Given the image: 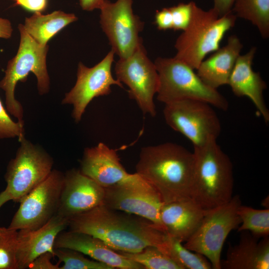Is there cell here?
<instances>
[{
    "mask_svg": "<svg viewBox=\"0 0 269 269\" xmlns=\"http://www.w3.org/2000/svg\"><path fill=\"white\" fill-rule=\"evenodd\" d=\"M117 252L140 264L144 269H181L169 256L155 246H148L137 253Z\"/></svg>",
    "mask_w": 269,
    "mask_h": 269,
    "instance_id": "cell-27",
    "label": "cell"
},
{
    "mask_svg": "<svg viewBox=\"0 0 269 269\" xmlns=\"http://www.w3.org/2000/svg\"><path fill=\"white\" fill-rule=\"evenodd\" d=\"M20 42L16 55L7 64L4 75L0 81V88L4 92L7 112L24 124L23 109L15 97V89L19 81H25L29 73L37 79L39 94L43 95L50 90V78L46 65L48 45L36 42L26 31L23 25L19 24Z\"/></svg>",
    "mask_w": 269,
    "mask_h": 269,
    "instance_id": "cell-4",
    "label": "cell"
},
{
    "mask_svg": "<svg viewBox=\"0 0 269 269\" xmlns=\"http://www.w3.org/2000/svg\"><path fill=\"white\" fill-rule=\"evenodd\" d=\"M64 174L53 169L49 176L19 202L8 228L16 230L37 229L57 213Z\"/></svg>",
    "mask_w": 269,
    "mask_h": 269,
    "instance_id": "cell-11",
    "label": "cell"
},
{
    "mask_svg": "<svg viewBox=\"0 0 269 269\" xmlns=\"http://www.w3.org/2000/svg\"><path fill=\"white\" fill-rule=\"evenodd\" d=\"M11 200L7 191L4 189L0 193V208L7 202Z\"/></svg>",
    "mask_w": 269,
    "mask_h": 269,
    "instance_id": "cell-38",
    "label": "cell"
},
{
    "mask_svg": "<svg viewBox=\"0 0 269 269\" xmlns=\"http://www.w3.org/2000/svg\"><path fill=\"white\" fill-rule=\"evenodd\" d=\"M80 171L104 188L124 184L137 178V173H128L114 149L103 142L85 149Z\"/></svg>",
    "mask_w": 269,
    "mask_h": 269,
    "instance_id": "cell-16",
    "label": "cell"
},
{
    "mask_svg": "<svg viewBox=\"0 0 269 269\" xmlns=\"http://www.w3.org/2000/svg\"><path fill=\"white\" fill-rule=\"evenodd\" d=\"M194 1L180 3L170 7L172 14L174 30H184L188 26L192 18Z\"/></svg>",
    "mask_w": 269,
    "mask_h": 269,
    "instance_id": "cell-31",
    "label": "cell"
},
{
    "mask_svg": "<svg viewBox=\"0 0 269 269\" xmlns=\"http://www.w3.org/2000/svg\"><path fill=\"white\" fill-rule=\"evenodd\" d=\"M239 242L230 245L221 261L224 269H269V238H259L248 231L241 232Z\"/></svg>",
    "mask_w": 269,
    "mask_h": 269,
    "instance_id": "cell-21",
    "label": "cell"
},
{
    "mask_svg": "<svg viewBox=\"0 0 269 269\" xmlns=\"http://www.w3.org/2000/svg\"><path fill=\"white\" fill-rule=\"evenodd\" d=\"M15 4L34 12L43 11L47 7V0H13Z\"/></svg>",
    "mask_w": 269,
    "mask_h": 269,
    "instance_id": "cell-34",
    "label": "cell"
},
{
    "mask_svg": "<svg viewBox=\"0 0 269 269\" xmlns=\"http://www.w3.org/2000/svg\"><path fill=\"white\" fill-rule=\"evenodd\" d=\"M104 189L103 205L144 218L164 232L160 217L163 202L156 190L140 175L133 181Z\"/></svg>",
    "mask_w": 269,
    "mask_h": 269,
    "instance_id": "cell-14",
    "label": "cell"
},
{
    "mask_svg": "<svg viewBox=\"0 0 269 269\" xmlns=\"http://www.w3.org/2000/svg\"><path fill=\"white\" fill-rule=\"evenodd\" d=\"M0 99V139L25 136L24 124L13 121Z\"/></svg>",
    "mask_w": 269,
    "mask_h": 269,
    "instance_id": "cell-30",
    "label": "cell"
},
{
    "mask_svg": "<svg viewBox=\"0 0 269 269\" xmlns=\"http://www.w3.org/2000/svg\"><path fill=\"white\" fill-rule=\"evenodd\" d=\"M115 69L117 79L128 86L130 98L135 101L143 114L155 117L153 98L158 90L159 77L142 43L130 56L120 58Z\"/></svg>",
    "mask_w": 269,
    "mask_h": 269,
    "instance_id": "cell-10",
    "label": "cell"
},
{
    "mask_svg": "<svg viewBox=\"0 0 269 269\" xmlns=\"http://www.w3.org/2000/svg\"><path fill=\"white\" fill-rule=\"evenodd\" d=\"M55 248L75 250L114 269H144L140 264L113 250L100 239L83 232H61L55 240Z\"/></svg>",
    "mask_w": 269,
    "mask_h": 269,
    "instance_id": "cell-18",
    "label": "cell"
},
{
    "mask_svg": "<svg viewBox=\"0 0 269 269\" xmlns=\"http://www.w3.org/2000/svg\"><path fill=\"white\" fill-rule=\"evenodd\" d=\"M17 230L0 227V269H18Z\"/></svg>",
    "mask_w": 269,
    "mask_h": 269,
    "instance_id": "cell-29",
    "label": "cell"
},
{
    "mask_svg": "<svg viewBox=\"0 0 269 269\" xmlns=\"http://www.w3.org/2000/svg\"><path fill=\"white\" fill-rule=\"evenodd\" d=\"M12 31L10 21L7 19L0 17V38L4 39L10 38Z\"/></svg>",
    "mask_w": 269,
    "mask_h": 269,
    "instance_id": "cell-36",
    "label": "cell"
},
{
    "mask_svg": "<svg viewBox=\"0 0 269 269\" xmlns=\"http://www.w3.org/2000/svg\"><path fill=\"white\" fill-rule=\"evenodd\" d=\"M194 162L193 152L177 143L146 146L140 150L136 173L167 203L190 198Z\"/></svg>",
    "mask_w": 269,
    "mask_h": 269,
    "instance_id": "cell-2",
    "label": "cell"
},
{
    "mask_svg": "<svg viewBox=\"0 0 269 269\" xmlns=\"http://www.w3.org/2000/svg\"><path fill=\"white\" fill-rule=\"evenodd\" d=\"M237 213L241 220L238 232L248 231L259 239L269 237V209H257L241 204Z\"/></svg>",
    "mask_w": 269,
    "mask_h": 269,
    "instance_id": "cell-26",
    "label": "cell"
},
{
    "mask_svg": "<svg viewBox=\"0 0 269 269\" xmlns=\"http://www.w3.org/2000/svg\"><path fill=\"white\" fill-rule=\"evenodd\" d=\"M115 54L111 50L100 62L91 68L79 63L76 83L65 94L61 102L62 104L72 106V117L76 123L81 121L88 105L95 98L110 94L112 85L123 88L122 83L112 75Z\"/></svg>",
    "mask_w": 269,
    "mask_h": 269,
    "instance_id": "cell-13",
    "label": "cell"
},
{
    "mask_svg": "<svg viewBox=\"0 0 269 269\" xmlns=\"http://www.w3.org/2000/svg\"><path fill=\"white\" fill-rule=\"evenodd\" d=\"M19 141L20 146L4 175L5 189L11 200L18 203L49 176L54 164L52 157L40 146L25 136Z\"/></svg>",
    "mask_w": 269,
    "mask_h": 269,
    "instance_id": "cell-8",
    "label": "cell"
},
{
    "mask_svg": "<svg viewBox=\"0 0 269 269\" xmlns=\"http://www.w3.org/2000/svg\"><path fill=\"white\" fill-rule=\"evenodd\" d=\"M132 3L133 0H104L100 8L101 27L120 58L130 56L142 43L139 33L143 23L134 13Z\"/></svg>",
    "mask_w": 269,
    "mask_h": 269,
    "instance_id": "cell-12",
    "label": "cell"
},
{
    "mask_svg": "<svg viewBox=\"0 0 269 269\" xmlns=\"http://www.w3.org/2000/svg\"><path fill=\"white\" fill-rule=\"evenodd\" d=\"M55 257L53 253L46 252L37 257L29 265L30 269H60V263L54 264L51 259Z\"/></svg>",
    "mask_w": 269,
    "mask_h": 269,
    "instance_id": "cell-32",
    "label": "cell"
},
{
    "mask_svg": "<svg viewBox=\"0 0 269 269\" xmlns=\"http://www.w3.org/2000/svg\"><path fill=\"white\" fill-rule=\"evenodd\" d=\"M212 8L220 16H223L231 11L235 0H213Z\"/></svg>",
    "mask_w": 269,
    "mask_h": 269,
    "instance_id": "cell-35",
    "label": "cell"
},
{
    "mask_svg": "<svg viewBox=\"0 0 269 269\" xmlns=\"http://www.w3.org/2000/svg\"><path fill=\"white\" fill-rule=\"evenodd\" d=\"M269 197H267L266 198L264 199L262 202V204L263 205V206H264L265 207V208H266V209H269Z\"/></svg>",
    "mask_w": 269,
    "mask_h": 269,
    "instance_id": "cell-39",
    "label": "cell"
},
{
    "mask_svg": "<svg viewBox=\"0 0 269 269\" xmlns=\"http://www.w3.org/2000/svg\"><path fill=\"white\" fill-rule=\"evenodd\" d=\"M257 48L252 47L243 55H240L229 78V85L235 95L247 97L254 104L266 123L269 122V110L266 104L263 92L267 88L260 73L252 68Z\"/></svg>",
    "mask_w": 269,
    "mask_h": 269,
    "instance_id": "cell-19",
    "label": "cell"
},
{
    "mask_svg": "<svg viewBox=\"0 0 269 269\" xmlns=\"http://www.w3.org/2000/svg\"><path fill=\"white\" fill-rule=\"evenodd\" d=\"M232 11L256 26L263 38H269V0H235Z\"/></svg>",
    "mask_w": 269,
    "mask_h": 269,
    "instance_id": "cell-24",
    "label": "cell"
},
{
    "mask_svg": "<svg viewBox=\"0 0 269 269\" xmlns=\"http://www.w3.org/2000/svg\"><path fill=\"white\" fill-rule=\"evenodd\" d=\"M241 204L240 197L236 195L225 203L206 210L197 229L184 244L206 257L212 269H221V252L226 238L241 223L237 213Z\"/></svg>",
    "mask_w": 269,
    "mask_h": 269,
    "instance_id": "cell-7",
    "label": "cell"
},
{
    "mask_svg": "<svg viewBox=\"0 0 269 269\" xmlns=\"http://www.w3.org/2000/svg\"><path fill=\"white\" fill-rule=\"evenodd\" d=\"M179 265L181 269H212L210 262L204 256L187 249L182 242L165 234L163 244L159 249Z\"/></svg>",
    "mask_w": 269,
    "mask_h": 269,
    "instance_id": "cell-25",
    "label": "cell"
},
{
    "mask_svg": "<svg viewBox=\"0 0 269 269\" xmlns=\"http://www.w3.org/2000/svg\"><path fill=\"white\" fill-rule=\"evenodd\" d=\"M243 47L237 35L230 36L224 46L220 47L201 62L196 69L197 75L204 83L215 89L228 85Z\"/></svg>",
    "mask_w": 269,
    "mask_h": 269,
    "instance_id": "cell-22",
    "label": "cell"
},
{
    "mask_svg": "<svg viewBox=\"0 0 269 269\" xmlns=\"http://www.w3.org/2000/svg\"><path fill=\"white\" fill-rule=\"evenodd\" d=\"M154 22L159 30L172 29V17L170 7L157 10L155 14Z\"/></svg>",
    "mask_w": 269,
    "mask_h": 269,
    "instance_id": "cell-33",
    "label": "cell"
},
{
    "mask_svg": "<svg viewBox=\"0 0 269 269\" xmlns=\"http://www.w3.org/2000/svg\"><path fill=\"white\" fill-rule=\"evenodd\" d=\"M237 18L232 11L220 16L212 8L205 10L194 2L190 22L176 40L175 57L196 70L207 54L220 48Z\"/></svg>",
    "mask_w": 269,
    "mask_h": 269,
    "instance_id": "cell-5",
    "label": "cell"
},
{
    "mask_svg": "<svg viewBox=\"0 0 269 269\" xmlns=\"http://www.w3.org/2000/svg\"><path fill=\"white\" fill-rule=\"evenodd\" d=\"M194 162L190 197L204 210L229 201L233 196V165L228 155L212 139L194 146Z\"/></svg>",
    "mask_w": 269,
    "mask_h": 269,
    "instance_id": "cell-3",
    "label": "cell"
},
{
    "mask_svg": "<svg viewBox=\"0 0 269 269\" xmlns=\"http://www.w3.org/2000/svg\"><path fill=\"white\" fill-rule=\"evenodd\" d=\"M159 77L157 99L164 104L182 100H194L207 103L226 111L227 99L217 89L203 82L194 69L176 58L158 57L154 62Z\"/></svg>",
    "mask_w": 269,
    "mask_h": 269,
    "instance_id": "cell-6",
    "label": "cell"
},
{
    "mask_svg": "<svg viewBox=\"0 0 269 269\" xmlns=\"http://www.w3.org/2000/svg\"><path fill=\"white\" fill-rule=\"evenodd\" d=\"M206 211L191 198L163 203L160 217L164 232L185 242L197 229Z\"/></svg>",
    "mask_w": 269,
    "mask_h": 269,
    "instance_id": "cell-20",
    "label": "cell"
},
{
    "mask_svg": "<svg viewBox=\"0 0 269 269\" xmlns=\"http://www.w3.org/2000/svg\"><path fill=\"white\" fill-rule=\"evenodd\" d=\"M70 230L96 237L117 252L137 253L148 246L160 249L165 233L149 221L102 204L69 219Z\"/></svg>",
    "mask_w": 269,
    "mask_h": 269,
    "instance_id": "cell-1",
    "label": "cell"
},
{
    "mask_svg": "<svg viewBox=\"0 0 269 269\" xmlns=\"http://www.w3.org/2000/svg\"><path fill=\"white\" fill-rule=\"evenodd\" d=\"M82 8L84 10L92 11L100 8L104 0H79Z\"/></svg>",
    "mask_w": 269,
    "mask_h": 269,
    "instance_id": "cell-37",
    "label": "cell"
},
{
    "mask_svg": "<svg viewBox=\"0 0 269 269\" xmlns=\"http://www.w3.org/2000/svg\"><path fill=\"white\" fill-rule=\"evenodd\" d=\"M105 189L80 169H72L64 174L56 214L69 219L103 204Z\"/></svg>",
    "mask_w": 269,
    "mask_h": 269,
    "instance_id": "cell-15",
    "label": "cell"
},
{
    "mask_svg": "<svg viewBox=\"0 0 269 269\" xmlns=\"http://www.w3.org/2000/svg\"><path fill=\"white\" fill-rule=\"evenodd\" d=\"M55 257L63 263L60 269H114L103 263L86 258L82 253L67 248H55Z\"/></svg>",
    "mask_w": 269,
    "mask_h": 269,
    "instance_id": "cell-28",
    "label": "cell"
},
{
    "mask_svg": "<svg viewBox=\"0 0 269 269\" xmlns=\"http://www.w3.org/2000/svg\"><path fill=\"white\" fill-rule=\"evenodd\" d=\"M212 107L201 101L182 100L165 104L163 113L171 128L198 146L220 134L221 123Z\"/></svg>",
    "mask_w": 269,
    "mask_h": 269,
    "instance_id": "cell-9",
    "label": "cell"
},
{
    "mask_svg": "<svg viewBox=\"0 0 269 269\" xmlns=\"http://www.w3.org/2000/svg\"><path fill=\"white\" fill-rule=\"evenodd\" d=\"M68 219L56 214L37 229L18 230L16 251L18 269H28L37 257L45 253L50 252L54 255L55 240L60 233L68 227Z\"/></svg>",
    "mask_w": 269,
    "mask_h": 269,
    "instance_id": "cell-17",
    "label": "cell"
},
{
    "mask_svg": "<svg viewBox=\"0 0 269 269\" xmlns=\"http://www.w3.org/2000/svg\"><path fill=\"white\" fill-rule=\"evenodd\" d=\"M74 13L56 10L43 14L34 12L25 19L24 28L27 33L38 44L42 46L68 24L77 20Z\"/></svg>",
    "mask_w": 269,
    "mask_h": 269,
    "instance_id": "cell-23",
    "label": "cell"
}]
</instances>
